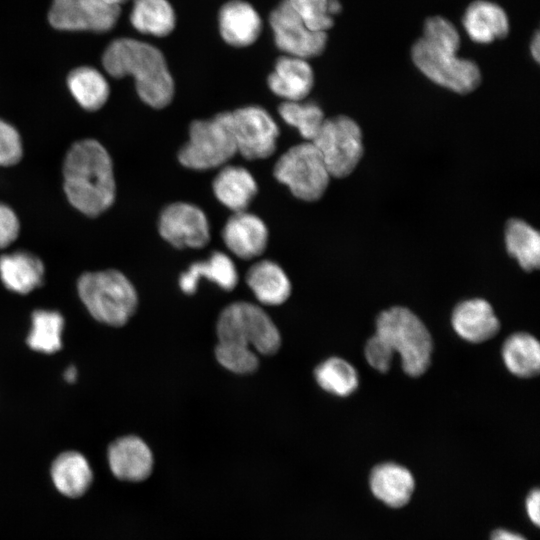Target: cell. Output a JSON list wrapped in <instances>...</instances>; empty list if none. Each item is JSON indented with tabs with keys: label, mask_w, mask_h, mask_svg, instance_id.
Instances as JSON below:
<instances>
[{
	"label": "cell",
	"mask_w": 540,
	"mask_h": 540,
	"mask_svg": "<svg viewBox=\"0 0 540 540\" xmlns=\"http://www.w3.org/2000/svg\"><path fill=\"white\" fill-rule=\"evenodd\" d=\"M51 477L60 493L76 498L87 491L91 485L93 473L84 455L77 451H66L53 461Z\"/></svg>",
	"instance_id": "25"
},
{
	"label": "cell",
	"mask_w": 540,
	"mask_h": 540,
	"mask_svg": "<svg viewBox=\"0 0 540 540\" xmlns=\"http://www.w3.org/2000/svg\"><path fill=\"white\" fill-rule=\"evenodd\" d=\"M44 265L29 251L18 250L0 256V279L10 291L28 294L43 283Z\"/></svg>",
	"instance_id": "20"
},
{
	"label": "cell",
	"mask_w": 540,
	"mask_h": 540,
	"mask_svg": "<svg viewBox=\"0 0 540 540\" xmlns=\"http://www.w3.org/2000/svg\"><path fill=\"white\" fill-rule=\"evenodd\" d=\"M321 155L331 177L350 175L363 156L359 125L348 116L325 119L311 141Z\"/></svg>",
	"instance_id": "9"
},
{
	"label": "cell",
	"mask_w": 540,
	"mask_h": 540,
	"mask_svg": "<svg viewBox=\"0 0 540 540\" xmlns=\"http://www.w3.org/2000/svg\"><path fill=\"white\" fill-rule=\"evenodd\" d=\"M502 359L513 375L521 378L533 377L540 370L539 342L529 333H514L503 343Z\"/></svg>",
	"instance_id": "26"
},
{
	"label": "cell",
	"mask_w": 540,
	"mask_h": 540,
	"mask_svg": "<svg viewBox=\"0 0 540 540\" xmlns=\"http://www.w3.org/2000/svg\"><path fill=\"white\" fill-rule=\"evenodd\" d=\"M274 176L304 201H316L327 189L330 174L312 142L291 147L276 162Z\"/></svg>",
	"instance_id": "8"
},
{
	"label": "cell",
	"mask_w": 540,
	"mask_h": 540,
	"mask_svg": "<svg viewBox=\"0 0 540 540\" xmlns=\"http://www.w3.org/2000/svg\"><path fill=\"white\" fill-rule=\"evenodd\" d=\"M226 247L237 257L249 260L260 256L268 243V230L264 222L245 211L234 213L222 231Z\"/></svg>",
	"instance_id": "14"
},
{
	"label": "cell",
	"mask_w": 540,
	"mask_h": 540,
	"mask_svg": "<svg viewBox=\"0 0 540 540\" xmlns=\"http://www.w3.org/2000/svg\"><path fill=\"white\" fill-rule=\"evenodd\" d=\"M67 86L76 102L88 111L102 108L110 93L105 77L89 66L73 69L67 76Z\"/></svg>",
	"instance_id": "27"
},
{
	"label": "cell",
	"mask_w": 540,
	"mask_h": 540,
	"mask_svg": "<svg viewBox=\"0 0 540 540\" xmlns=\"http://www.w3.org/2000/svg\"><path fill=\"white\" fill-rule=\"evenodd\" d=\"M364 354L371 367L384 373L391 366L394 351L383 338L375 334L366 342Z\"/></svg>",
	"instance_id": "36"
},
{
	"label": "cell",
	"mask_w": 540,
	"mask_h": 540,
	"mask_svg": "<svg viewBox=\"0 0 540 540\" xmlns=\"http://www.w3.org/2000/svg\"><path fill=\"white\" fill-rule=\"evenodd\" d=\"M314 74L310 64L292 56L277 59L274 71L268 76L271 91L285 101H301L311 91Z\"/></svg>",
	"instance_id": "19"
},
{
	"label": "cell",
	"mask_w": 540,
	"mask_h": 540,
	"mask_svg": "<svg viewBox=\"0 0 540 540\" xmlns=\"http://www.w3.org/2000/svg\"><path fill=\"white\" fill-rule=\"evenodd\" d=\"M77 289L88 312L103 324L123 326L137 309L136 290L118 270L86 272L79 277Z\"/></svg>",
	"instance_id": "4"
},
{
	"label": "cell",
	"mask_w": 540,
	"mask_h": 540,
	"mask_svg": "<svg viewBox=\"0 0 540 540\" xmlns=\"http://www.w3.org/2000/svg\"><path fill=\"white\" fill-rule=\"evenodd\" d=\"M539 503H540V492L538 489L531 491L526 501V509L528 516L534 522L535 525H539L540 522V513H539Z\"/></svg>",
	"instance_id": "38"
},
{
	"label": "cell",
	"mask_w": 540,
	"mask_h": 540,
	"mask_svg": "<svg viewBox=\"0 0 540 540\" xmlns=\"http://www.w3.org/2000/svg\"><path fill=\"white\" fill-rule=\"evenodd\" d=\"M414 485L411 472L395 463L377 465L370 475L373 494L394 508L402 507L410 500Z\"/></svg>",
	"instance_id": "23"
},
{
	"label": "cell",
	"mask_w": 540,
	"mask_h": 540,
	"mask_svg": "<svg viewBox=\"0 0 540 540\" xmlns=\"http://www.w3.org/2000/svg\"><path fill=\"white\" fill-rule=\"evenodd\" d=\"M108 462L115 477L125 481H142L153 468L148 445L135 435L120 437L108 449Z\"/></svg>",
	"instance_id": "15"
},
{
	"label": "cell",
	"mask_w": 540,
	"mask_h": 540,
	"mask_svg": "<svg viewBox=\"0 0 540 540\" xmlns=\"http://www.w3.org/2000/svg\"><path fill=\"white\" fill-rule=\"evenodd\" d=\"M278 111L282 119L295 127L309 142L315 138L326 119L321 108L310 102L284 101Z\"/></svg>",
	"instance_id": "32"
},
{
	"label": "cell",
	"mask_w": 540,
	"mask_h": 540,
	"mask_svg": "<svg viewBox=\"0 0 540 540\" xmlns=\"http://www.w3.org/2000/svg\"><path fill=\"white\" fill-rule=\"evenodd\" d=\"M201 278H205L225 291L233 290L238 283V272L231 258L223 252L215 251L202 262H195L179 277V287L187 295L197 291Z\"/></svg>",
	"instance_id": "21"
},
{
	"label": "cell",
	"mask_w": 540,
	"mask_h": 540,
	"mask_svg": "<svg viewBox=\"0 0 540 540\" xmlns=\"http://www.w3.org/2000/svg\"><path fill=\"white\" fill-rule=\"evenodd\" d=\"M246 283L259 302L270 306L283 304L292 291L284 270L270 260L253 264L246 273Z\"/></svg>",
	"instance_id": "22"
},
{
	"label": "cell",
	"mask_w": 540,
	"mask_h": 540,
	"mask_svg": "<svg viewBox=\"0 0 540 540\" xmlns=\"http://www.w3.org/2000/svg\"><path fill=\"white\" fill-rule=\"evenodd\" d=\"M375 334L399 354L406 374L417 377L427 370L433 350L432 337L411 310L396 306L382 311L376 319Z\"/></svg>",
	"instance_id": "5"
},
{
	"label": "cell",
	"mask_w": 540,
	"mask_h": 540,
	"mask_svg": "<svg viewBox=\"0 0 540 540\" xmlns=\"http://www.w3.org/2000/svg\"><path fill=\"white\" fill-rule=\"evenodd\" d=\"M22 157V141L10 123L0 119V166H12Z\"/></svg>",
	"instance_id": "35"
},
{
	"label": "cell",
	"mask_w": 540,
	"mask_h": 540,
	"mask_svg": "<svg viewBox=\"0 0 540 540\" xmlns=\"http://www.w3.org/2000/svg\"><path fill=\"white\" fill-rule=\"evenodd\" d=\"M269 22L276 46L286 55L307 60L324 51L327 32L309 28L287 0L272 10Z\"/></svg>",
	"instance_id": "10"
},
{
	"label": "cell",
	"mask_w": 540,
	"mask_h": 540,
	"mask_svg": "<svg viewBox=\"0 0 540 540\" xmlns=\"http://www.w3.org/2000/svg\"><path fill=\"white\" fill-rule=\"evenodd\" d=\"M163 239L176 248H201L209 242V223L204 212L188 203L167 206L159 219Z\"/></svg>",
	"instance_id": "13"
},
{
	"label": "cell",
	"mask_w": 540,
	"mask_h": 540,
	"mask_svg": "<svg viewBox=\"0 0 540 540\" xmlns=\"http://www.w3.org/2000/svg\"><path fill=\"white\" fill-rule=\"evenodd\" d=\"M460 36L442 16L428 17L422 36L415 41L411 57L415 66L432 82L459 94L474 91L481 82L478 65L457 56Z\"/></svg>",
	"instance_id": "1"
},
{
	"label": "cell",
	"mask_w": 540,
	"mask_h": 540,
	"mask_svg": "<svg viewBox=\"0 0 540 540\" xmlns=\"http://www.w3.org/2000/svg\"><path fill=\"white\" fill-rule=\"evenodd\" d=\"M130 22L141 33L163 37L175 27V13L167 0H134Z\"/></svg>",
	"instance_id": "29"
},
{
	"label": "cell",
	"mask_w": 540,
	"mask_h": 540,
	"mask_svg": "<svg viewBox=\"0 0 540 540\" xmlns=\"http://www.w3.org/2000/svg\"><path fill=\"white\" fill-rule=\"evenodd\" d=\"M102 64L112 77L132 76L139 97L147 105L163 108L171 102L174 82L156 47L136 39L118 38L105 49Z\"/></svg>",
	"instance_id": "3"
},
{
	"label": "cell",
	"mask_w": 540,
	"mask_h": 540,
	"mask_svg": "<svg viewBox=\"0 0 540 540\" xmlns=\"http://www.w3.org/2000/svg\"><path fill=\"white\" fill-rule=\"evenodd\" d=\"M491 540H526L521 535L503 530L498 529L495 530L491 535Z\"/></svg>",
	"instance_id": "39"
},
{
	"label": "cell",
	"mask_w": 540,
	"mask_h": 540,
	"mask_svg": "<svg viewBox=\"0 0 540 540\" xmlns=\"http://www.w3.org/2000/svg\"><path fill=\"white\" fill-rule=\"evenodd\" d=\"M119 15L120 6L103 0H53L48 20L58 30L106 32Z\"/></svg>",
	"instance_id": "12"
},
{
	"label": "cell",
	"mask_w": 540,
	"mask_h": 540,
	"mask_svg": "<svg viewBox=\"0 0 540 540\" xmlns=\"http://www.w3.org/2000/svg\"><path fill=\"white\" fill-rule=\"evenodd\" d=\"M63 189L70 204L81 213L96 217L115 199L112 160L95 139L75 142L63 162Z\"/></svg>",
	"instance_id": "2"
},
{
	"label": "cell",
	"mask_w": 540,
	"mask_h": 540,
	"mask_svg": "<svg viewBox=\"0 0 540 540\" xmlns=\"http://www.w3.org/2000/svg\"><path fill=\"white\" fill-rule=\"evenodd\" d=\"M257 184L248 170L237 166L224 167L213 182L216 198L233 212H242L257 193Z\"/></svg>",
	"instance_id": "24"
},
{
	"label": "cell",
	"mask_w": 540,
	"mask_h": 540,
	"mask_svg": "<svg viewBox=\"0 0 540 540\" xmlns=\"http://www.w3.org/2000/svg\"><path fill=\"white\" fill-rule=\"evenodd\" d=\"M103 1L111 5L119 6L121 3L125 2L126 0H103Z\"/></svg>",
	"instance_id": "42"
},
{
	"label": "cell",
	"mask_w": 540,
	"mask_h": 540,
	"mask_svg": "<svg viewBox=\"0 0 540 540\" xmlns=\"http://www.w3.org/2000/svg\"><path fill=\"white\" fill-rule=\"evenodd\" d=\"M218 342L247 347L262 355H273L281 346L275 323L259 306L238 301L225 307L217 320Z\"/></svg>",
	"instance_id": "6"
},
{
	"label": "cell",
	"mask_w": 540,
	"mask_h": 540,
	"mask_svg": "<svg viewBox=\"0 0 540 540\" xmlns=\"http://www.w3.org/2000/svg\"><path fill=\"white\" fill-rule=\"evenodd\" d=\"M530 52L532 57L536 62H539L540 59V34L538 31L535 32L531 43H530Z\"/></svg>",
	"instance_id": "40"
},
{
	"label": "cell",
	"mask_w": 540,
	"mask_h": 540,
	"mask_svg": "<svg viewBox=\"0 0 540 540\" xmlns=\"http://www.w3.org/2000/svg\"><path fill=\"white\" fill-rule=\"evenodd\" d=\"M20 223L15 212L0 202V249L9 246L18 237Z\"/></svg>",
	"instance_id": "37"
},
{
	"label": "cell",
	"mask_w": 540,
	"mask_h": 540,
	"mask_svg": "<svg viewBox=\"0 0 540 540\" xmlns=\"http://www.w3.org/2000/svg\"><path fill=\"white\" fill-rule=\"evenodd\" d=\"M28 346L37 352L53 354L62 348L64 318L52 310L37 309L31 315Z\"/></svg>",
	"instance_id": "30"
},
{
	"label": "cell",
	"mask_w": 540,
	"mask_h": 540,
	"mask_svg": "<svg viewBox=\"0 0 540 540\" xmlns=\"http://www.w3.org/2000/svg\"><path fill=\"white\" fill-rule=\"evenodd\" d=\"M314 376L324 391L340 397L352 394L359 384L356 369L339 357H330L321 362L315 368Z\"/></svg>",
	"instance_id": "31"
},
{
	"label": "cell",
	"mask_w": 540,
	"mask_h": 540,
	"mask_svg": "<svg viewBox=\"0 0 540 540\" xmlns=\"http://www.w3.org/2000/svg\"><path fill=\"white\" fill-rule=\"evenodd\" d=\"M230 113L237 152L249 160L270 157L279 135L270 114L258 106L242 107Z\"/></svg>",
	"instance_id": "11"
},
{
	"label": "cell",
	"mask_w": 540,
	"mask_h": 540,
	"mask_svg": "<svg viewBox=\"0 0 540 540\" xmlns=\"http://www.w3.org/2000/svg\"><path fill=\"white\" fill-rule=\"evenodd\" d=\"M309 28L327 32L341 12L340 0H287Z\"/></svg>",
	"instance_id": "33"
},
{
	"label": "cell",
	"mask_w": 540,
	"mask_h": 540,
	"mask_svg": "<svg viewBox=\"0 0 540 540\" xmlns=\"http://www.w3.org/2000/svg\"><path fill=\"white\" fill-rule=\"evenodd\" d=\"M507 252L522 269L533 271L540 265V236L536 229L521 219H510L505 227Z\"/></svg>",
	"instance_id": "28"
},
{
	"label": "cell",
	"mask_w": 540,
	"mask_h": 540,
	"mask_svg": "<svg viewBox=\"0 0 540 540\" xmlns=\"http://www.w3.org/2000/svg\"><path fill=\"white\" fill-rule=\"evenodd\" d=\"M236 153L231 113L223 112L191 124L189 140L179 151L178 159L187 168L206 170L225 164Z\"/></svg>",
	"instance_id": "7"
},
{
	"label": "cell",
	"mask_w": 540,
	"mask_h": 540,
	"mask_svg": "<svg viewBox=\"0 0 540 540\" xmlns=\"http://www.w3.org/2000/svg\"><path fill=\"white\" fill-rule=\"evenodd\" d=\"M462 23L471 40L480 44L503 39L510 29L505 10L487 0L471 2L464 12Z\"/></svg>",
	"instance_id": "17"
},
{
	"label": "cell",
	"mask_w": 540,
	"mask_h": 540,
	"mask_svg": "<svg viewBox=\"0 0 540 540\" xmlns=\"http://www.w3.org/2000/svg\"><path fill=\"white\" fill-rule=\"evenodd\" d=\"M214 352L218 363L233 373L250 374L259 366L256 352L247 347L218 342Z\"/></svg>",
	"instance_id": "34"
},
{
	"label": "cell",
	"mask_w": 540,
	"mask_h": 540,
	"mask_svg": "<svg viewBox=\"0 0 540 540\" xmlns=\"http://www.w3.org/2000/svg\"><path fill=\"white\" fill-rule=\"evenodd\" d=\"M451 323L457 335L471 343H480L492 338L500 328L493 307L480 298L465 300L456 305L452 312Z\"/></svg>",
	"instance_id": "16"
},
{
	"label": "cell",
	"mask_w": 540,
	"mask_h": 540,
	"mask_svg": "<svg viewBox=\"0 0 540 540\" xmlns=\"http://www.w3.org/2000/svg\"><path fill=\"white\" fill-rule=\"evenodd\" d=\"M64 379H65L68 383L74 382V381L77 379V369H76L74 366H69V367L64 371Z\"/></svg>",
	"instance_id": "41"
},
{
	"label": "cell",
	"mask_w": 540,
	"mask_h": 540,
	"mask_svg": "<svg viewBox=\"0 0 540 540\" xmlns=\"http://www.w3.org/2000/svg\"><path fill=\"white\" fill-rule=\"evenodd\" d=\"M219 31L226 43L235 47L253 44L260 35L262 20L252 5L231 0L219 11Z\"/></svg>",
	"instance_id": "18"
}]
</instances>
